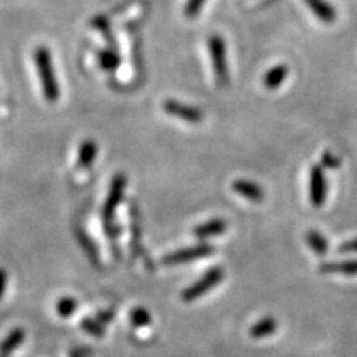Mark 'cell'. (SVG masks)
I'll use <instances>...</instances> for the list:
<instances>
[{
	"label": "cell",
	"instance_id": "cell-10",
	"mask_svg": "<svg viewBox=\"0 0 357 357\" xmlns=\"http://www.w3.org/2000/svg\"><path fill=\"white\" fill-rule=\"evenodd\" d=\"M320 273L323 274H341V275H357V259L325 262L320 265Z\"/></svg>",
	"mask_w": 357,
	"mask_h": 357
},
{
	"label": "cell",
	"instance_id": "cell-13",
	"mask_svg": "<svg viewBox=\"0 0 357 357\" xmlns=\"http://www.w3.org/2000/svg\"><path fill=\"white\" fill-rule=\"evenodd\" d=\"M277 328H278V321L274 317H264L255 323V325L250 328L249 333L255 340H262L266 337H271V335L277 331Z\"/></svg>",
	"mask_w": 357,
	"mask_h": 357
},
{
	"label": "cell",
	"instance_id": "cell-17",
	"mask_svg": "<svg viewBox=\"0 0 357 357\" xmlns=\"http://www.w3.org/2000/svg\"><path fill=\"white\" fill-rule=\"evenodd\" d=\"M98 61H100V66H102L105 70H109V72L115 70L121 63L118 54L115 51H112V50H106V51L100 52L98 54Z\"/></svg>",
	"mask_w": 357,
	"mask_h": 357
},
{
	"label": "cell",
	"instance_id": "cell-24",
	"mask_svg": "<svg viewBox=\"0 0 357 357\" xmlns=\"http://www.w3.org/2000/svg\"><path fill=\"white\" fill-rule=\"evenodd\" d=\"M115 316V311L114 310H107V311H102L97 314V320L102 323V325H106Z\"/></svg>",
	"mask_w": 357,
	"mask_h": 357
},
{
	"label": "cell",
	"instance_id": "cell-8",
	"mask_svg": "<svg viewBox=\"0 0 357 357\" xmlns=\"http://www.w3.org/2000/svg\"><path fill=\"white\" fill-rule=\"evenodd\" d=\"M228 229V222L223 220V219H211L207 220L204 223H201L195 229H194V236L199 240H206L210 237H216L220 236Z\"/></svg>",
	"mask_w": 357,
	"mask_h": 357
},
{
	"label": "cell",
	"instance_id": "cell-4",
	"mask_svg": "<svg viewBox=\"0 0 357 357\" xmlns=\"http://www.w3.org/2000/svg\"><path fill=\"white\" fill-rule=\"evenodd\" d=\"M223 277H225V273H223L220 266L210 268V270L201 277L199 280H197L194 284H191L183 290L181 295L182 301L183 303H194V301H197L199 296L206 295L211 289L216 287L223 280Z\"/></svg>",
	"mask_w": 357,
	"mask_h": 357
},
{
	"label": "cell",
	"instance_id": "cell-21",
	"mask_svg": "<svg viewBox=\"0 0 357 357\" xmlns=\"http://www.w3.org/2000/svg\"><path fill=\"white\" fill-rule=\"evenodd\" d=\"M320 165L323 167V169H329V170H338L340 165H341V161L338 156H335L333 153H331L329 151L323 152L321 155V162Z\"/></svg>",
	"mask_w": 357,
	"mask_h": 357
},
{
	"label": "cell",
	"instance_id": "cell-19",
	"mask_svg": "<svg viewBox=\"0 0 357 357\" xmlns=\"http://www.w3.org/2000/svg\"><path fill=\"white\" fill-rule=\"evenodd\" d=\"M76 308H77V301L70 298V296H66L57 303V312L63 317L72 316L73 312L76 311Z\"/></svg>",
	"mask_w": 357,
	"mask_h": 357
},
{
	"label": "cell",
	"instance_id": "cell-3",
	"mask_svg": "<svg viewBox=\"0 0 357 357\" xmlns=\"http://www.w3.org/2000/svg\"><path fill=\"white\" fill-rule=\"evenodd\" d=\"M126 188H127V177H126V174H116L114 177V181H112L110 191H109V195H107V199H106V206H105L106 231L109 232V236L114 238V240L118 236V229L114 228V223H112V218H114L115 208L121 204L122 198H124Z\"/></svg>",
	"mask_w": 357,
	"mask_h": 357
},
{
	"label": "cell",
	"instance_id": "cell-23",
	"mask_svg": "<svg viewBox=\"0 0 357 357\" xmlns=\"http://www.w3.org/2000/svg\"><path fill=\"white\" fill-rule=\"evenodd\" d=\"M338 250L340 253H357V238L342 243Z\"/></svg>",
	"mask_w": 357,
	"mask_h": 357
},
{
	"label": "cell",
	"instance_id": "cell-20",
	"mask_svg": "<svg viewBox=\"0 0 357 357\" xmlns=\"http://www.w3.org/2000/svg\"><path fill=\"white\" fill-rule=\"evenodd\" d=\"M81 326L89 333L93 335V337H97V338H102L105 335V328L102 323H100L98 320H93V319H84Z\"/></svg>",
	"mask_w": 357,
	"mask_h": 357
},
{
	"label": "cell",
	"instance_id": "cell-2",
	"mask_svg": "<svg viewBox=\"0 0 357 357\" xmlns=\"http://www.w3.org/2000/svg\"><path fill=\"white\" fill-rule=\"evenodd\" d=\"M35 61L39 69L45 98H47L48 102H55V100L59 98V86L54 76V67H52L50 51L43 47L38 48L35 52Z\"/></svg>",
	"mask_w": 357,
	"mask_h": 357
},
{
	"label": "cell",
	"instance_id": "cell-18",
	"mask_svg": "<svg viewBox=\"0 0 357 357\" xmlns=\"http://www.w3.org/2000/svg\"><path fill=\"white\" fill-rule=\"evenodd\" d=\"M130 319L132 321V325L134 326H139V328L148 326V325H151V321H152V317L149 314V311L144 310V308H140V307L134 308L130 312Z\"/></svg>",
	"mask_w": 357,
	"mask_h": 357
},
{
	"label": "cell",
	"instance_id": "cell-1",
	"mask_svg": "<svg viewBox=\"0 0 357 357\" xmlns=\"http://www.w3.org/2000/svg\"><path fill=\"white\" fill-rule=\"evenodd\" d=\"M208 52L211 64H213V73L216 82L220 88H227L229 85V67H228V52L227 45L219 35L210 36L208 39Z\"/></svg>",
	"mask_w": 357,
	"mask_h": 357
},
{
	"label": "cell",
	"instance_id": "cell-6",
	"mask_svg": "<svg viewBox=\"0 0 357 357\" xmlns=\"http://www.w3.org/2000/svg\"><path fill=\"white\" fill-rule=\"evenodd\" d=\"M328 195V183L325 169L320 164L311 167L310 170V199L311 204L320 208L323 207Z\"/></svg>",
	"mask_w": 357,
	"mask_h": 357
},
{
	"label": "cell",
	"instance_id": "cell-14",
	"mask_svg": "<svg viewBox=\"0 0 357 357\" xmlns=\"http://www.w3.org/2000/svg\"><path fill=\"white\" fill-rule=\"evenodd\" d=\"M26 338V332L21 329H15L8 335V338L0 344V357H8L10 353H13L18 345L24 341Z\"/></svg>",
	"mask_w": 357,
	"mask_h": 357
},
{
	"label": "cell",
	"instance_id": "cell-7",
	"mask_svg": "<svg viewBox=\"0 0 357 357\" xmlns=\"http://www.w3.org/2000/svg\"><path fill=\"white\" fill-rule=\"evenodd\" d=\"M162 110L174 118L182 119L188 124H199L204 119V112L195 106H189L177 100H165L162 103Z\"/></svg>",
	"mask_w": 357,
	"mask_h": 357
},
{
	"label": "cell",
	"instance_id": "cell-12",
	"mask_svg": "<svg viewBox=\"0 0 357 357\" xmlns=\"http://www.w3.org/2000/svg\"><path fill=\"white\" fill-rule=\"evenodd\" d=\"M289 76V67L286 64H277L271 67L264 76V85L266 89H277L280 88L282 84L287 79Z\"/></svg>",
	"mask_w": 357,
	"mask_h": 357
},
{
	"label": "cell",
	"instance_id": "cell-25",
	"mask_svg": "<svg viewBox=\"0 0 357 357\" xmlns=\"http://www.w3.org/2000/svg\"><path fill=\"white\" fill-rule=\"evenodd\" d=\"M6 282H8V275L6 271L0 268V299H2L3 294H5V289H6Z\"/></svg>",
	"mask_w": 357,
	"mask_h": 357
},
{
	"label": "cell",
	"instance_id": "cell-22",
	"mask_svg": "<svg viewBox=\"0 0 357 357\" xmlns=\"http://www.w3.org/2000/svg\"><path fill=\"white\" fill-rule=\"evenodd\" d=\"M206 0H188V3L185 6V15L188 18H194L199 14L201 8L204 6Z\"/></svg>",
	"mask_w": 357,
	"mask_h": 357
},
{
	"label": "cell",
	"instance_id": "cell-15",
	"mask_svg": "<svg viewBox=\"0 0 357 357\" xmlns=\"http://www.w3.org/2000/svg\"><path fill=\"white\" fill-rule=\"evenodd\" d=\"M305 240H307V244L316 255L323 256L328 253V241L319 231H308L305 234Z\"/></svg>",
	"mask_w": 357,
	"mask_h": 357
},
{
	"label": "cell",
	"instance_id": "cell-9",
	"mask_svg": "<svg viewBox=\"0 0 357 357\" xmlns=\"http://www.w3.org/2000/svg\"><path fill=\"white\" fill-rule=\"evenodd\" d=\"M232 189L234 192H237L238 195L248 198L250 201H255V203H259V201L264 199L265 194H264V189L255 182L250 181H243V178H238L232 183Z\"/></svg>",
	"mask_w": 357,
	"mask_h": 357
},
{
	"label": "cell",
	"instance_id": "cell-5",
	"mask_svg": "<svg viewBox=\"0 0 357 357\" xmlns=\"http://www.w3.org/2000/svg\"><path fill=\"white\" fill-rule=\"evenodd\" d=\"M213 252H215L213 245H210L207 243H201V244L192 245V248H185L182 250H176V252L165 255L161 259V264L169 265V266L188 264V262L199 259V258H206V256L211 255Z\"/></svg>",
	"mask_w": 357,
	"mask_h": 357
},
{
	"label": "cell",
	"instance_id": "cell-16",
	"mask_svg": "<svg viewBox=\"0 0 357 357\" xmlns=\"http://www.w3.org/2000/svg\"><path fill=\"white\" fill-rule=\"evenodd\" d=\"M97 143H94L93 140H86L84 142V144L79 149V165L82 169H86L88 165H91L93 161L96 160L97 156Z\"/></svg>",
	"mask_w": 357,
	"mask_h": 357
},
{
	"label": "cell",
	"instance_id": "cell-11",
	"mask_svg": "<svg viewBox=\"0 0 357 357\" xmlns=\"http://www.w3.org/2000/svg\"><path fill=\"white\" fill-rule=\"evenodd\" d=\"M304 2L320 21L331 24V22L337 20V10H335V8H332L326 0H304Z\"/></svg>",
	"mask_w": 357,
	"mask_h": 357
}]
</instances>
